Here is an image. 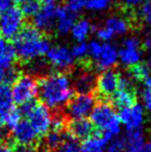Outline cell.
<instances>
[{"label":"cell","mask_w":151,"mask_h":152,"mask_svg":"<svg viewBox=\"0 0 151 152\" xmlns=\"http://www.w3.org/2000/svg\"><path fill=\"white\" fill-rule=\"evenodd\" d=\"M38 95L49 109H60L74 96V87L65 72H54L38 81Z\"/></svg>","instance_id":"obj_1"},{"label":"cell","mask_w":151,"mask_h":152,"mask_svg":"<svg viewBox=\"0 0 151 152\" xmlns=\"http://www.w3.org/2000/svg\"><path fill=\"white\" fill-rule=\"evenodd\" d=\"M14 39L16 55L21 61L30 62L48 53L50 42L34 26H24Z\"/></svg>","instance_id":"obj_2"},{"label":"cell","mask_w":151,"mask_h":152,"mask_svg":"<svg viewBox=\"0 0 151 152\" xmlns=\"http://www.w3.org/2000/svg\"><path fill=\"white\" fill-rule=\"evenodd\" d=\"M90 122L93 127L98 128L109 140L119 136L121 132V123L118 114L112 104L101 102L93 107L90 113Z\"/></svg>","instance_id":"obj_3"},{"label":"cell","mask_w":151,"mask_h":152,"mask_svg":"<svg viewBox=\"0 0 151 152\" xmlns=\"http://www.w3.org/2000/svg\"><path fill=\"white\" fill-rule=\"evenodd\" d=\"M10 89L14 102L21 106L34 100L38 94V83L30 75H19Z\"/></svg>","instance_id":"obj_4"},{"label":"cell","mask_w":151,"mask_h":152,"mask_svg":"<svg viewBox=\"0 0 151 152\" xmlns=\"http://www.w3.org/2000/svg\"><path fill=\"white\" fill-rule=\"evenodd\" d=\"M24 15L20 7L12 6L0 15V34L5 39H12L24 27Z\"/></svg>","instance_id":"obj_5"},{"label":"cell","mask_w":151,"mask_h":152,"mask_svg":"<svg viewBox=\"0 0 151 152\" xmlns=\"http://www.w3.org/2000/svg\"><path fill=\"white\" fill-rule=\"evenodd\" d=\"M26 117L38 137L46 136L47 132L50 130L53 115L51 113V109H49L44 104L35 102Z\"/></svg>","instance_id":"obj_6"},{"label":"cell","mask_w":151,"mask_h":152,"mask_svg":"<svg viewBox=\"0 0 151 152\" xmlns=\"http://www.w3.org/2000/svg\"><path fill=\"white\" fill-rule=\"evenodd\" d=\"M66 106V113L71 119L87 118L95 106V99L91 93H78L69 99Z\"/></svg>","instance_id":"obj_7"},{"label":"cell","mask_w":151,"mask_h":152,"mask_svg":"<svg viewBox=\"0 0 151 152\" xmlns=\"http://www.w3.org/2000/svg\"><path fill=\"white\" fill-rule=\"evenodd\" d=\"M46 55L51 65L56 69L60 70V72L71 70L75 62L71 49L61 45L51 47Z\"/></svg>","instance_id":"obj_8"},{"label":"cell","mask_w":151,"mask_h":152,"mask_svg":"<svg viewBox=\"0 0 151 152\" xmlns=\"http://www.w3.org/2000/svg\"><path fill=\"white\" fill-rule=\"evenodd\" d=\"M118 117L120 123L123 124L127 130L141 129L145 119L144 108L142 104L135 102L131 107L120 109Z\"/></svg>","instance_id":"obj_9"},{"label":"cell","mask_w":151,"mask_h":152,"mask_svg":"<svg viewBox=\"0 0 151 152\" xmlns=\"http://www.w3.org/2000/svg\"><path fill=\"white\" fill-rule=\"evenodd\" d=\"M57 6L46 4L40 6L38 12L32 17V26L40 32H49L55 27Z\"/></svg>","instance_id":"obj_10"},{"label":"cell","mask_w":151,"mask_h":152,"mask_svg":"<svg viewBox=\"0 0 151 152\" xmlns=\"http://www.w3.org/2000/svg\"><path fill=\"white\" fill-rule=\"evenodd\" d=\"M120 75L112 69L104 70L96 78L95 89L97 93L103 97H110L118 89Z\"/></svg>","instance_id":"obj_11"},{"label":"cell","mask_w":151,"mask_h":152,"mask_svg":"<svg viewBox=\"0 0 151 152\" xmlns=\"http://www.w3.org/2000/svg\"><path fill=\"white\" fill-rule=\"evenodd\" d=\"M117 61H118V50L116 47L110 42H103L101 53L94 60L97 69L103 72L111 69L117 63Z\"/></svg>","instance_id":"obj_12"},{"label":"cell","mask_w":151,"mask_h":152,"mask_svg":"<svg viewBox=\"0 0 151 152\" xmlns=\"http://www.w3.org/2000/svg\"><path fill=\"white\" fill-rule=\"evenodd\" d=\"M12 137L18 144L33 145L38 136L28 120H21L12 128Z\"/></svg>","instance_id":"obj_13"},{"label":"cell","mask_w":151,"mask_h":152,"mask_svg":"<svg viewBox=\"0 0 151 152\" xmlns=\"http://www.w3.org/2000/svg\"><path fill=\"white\" fill-rule=\"evenodd\" d=\"M77 21V14L69 10L65 5L57 6L56 10V30L61 35H65L71 32V27Z\"/></svg>","instance_id":"obj_14"},{"label":"cell","mask_w":151,"mask_h":152,"mask_svg":"<svg viewBox=\"0 0 151 152\" xmlns=\"http://www.w3.org/2000/svg\"><path fill=\"white\" fill-rule=\"evenodd\" d=\"M94 127L90 120L86 118L83 119H71L69 123V136L74 137L77 140H85L94 134Z\"/></svg>","instance_id":"obj_15"},{"label":"cell","mask_w":151,"mask_h":152,"mask_svg":"<svg viewBox=\"0 0 151 152\" xmlns=\"http://www.w3.org/2000/svg\"><path fill=\"white\" fill-rule=\"evenodd\" d=\"M109 139L104 134H92L81 143V152H101L106 148Z\"/></svg>","instance_id":"obj_16"},{"label":"cell","mask_w":151,"mask_h":152,"mask_svg":"<svg viewBox=\"0 0 151 152\" xmlns=\"http://www.w3.org/2000/svg\"><path fill=\"white\" fill-rule=\"evenodd\" d=\"M136 93L133 87L118 88L117 91L112 95V102L115 107L119 109L127 108L135 104Z\"/></svg>","instance_id":"obj_17"},{"label":"cell","mask_w":151,"mask_h":152,"mask_svg":"<svg viewBox=\"0 0 151 152\" xmlns=\"http://www.w3.org/2000/svg\"><path fill=\"white\" fill-rule=\"evenodd\" d=\"M17 55L12 44L7 39L0 37V67L14 66Z\"/></svg>","instance_id":"obj_18"},{"label":"cell","mask_w":151,"mask_h":152,"mask_svg":"<svg viewBox=\"0 0 151 152\" xmlns=\"http://www.w3.org/2000/svg\"><path fill=\"white\" fill-rule=\"evenodd\" d=\"M95 81L92 72H90L88 69L82 72L77 77L75 83H74V88L79 93H90L95 88Z\"/></svg>","instance_id":"obj_19"},{"label":"cell","mask_w":151,"mask_h":152,"mask_svg":"<svg viewBox=\"0 0 151 152\" xmlns=\"http://www.w3.org/2000/svg\"><path fill=\"white\" fill-rule=\"evenodd\" d=\"M125 150L126 152H138L145 143L144 134L142 129L127 130L124 137Z\"/></svg>","instance_id":"obj_20"},{"label":"cell","mask_w":151,"mask_h":152,"mask_svg":"<svg viewBox=\"0 0 151 152\" xmlns=\"http://www.w3.org/2000/svg\"><path fill=\"white\" fill-rule=\"evenodd\" d=\"M142 58L141 49H133V48H124L121 47L118 51V60L126 66H133L139 63Z\"/></svg>","instance_id":"obj_21"},{"label":"cell","mask_w":151,"mask_h":152,"mask_svg":"<svg viewBox=\"0 0 151 152\" xmlns=\"http://www.w3.org/2000/svg\"><path fill=\"white\" fill-rule=\"evenodd\" d=\"M114 35H122L129 29V24L125 19L118 16H112L107 19L105 26Z\"/></svg>","instance_id":"obj_22"},{"label":"cell","mask_w":151,"mask_h":152,"mask_svg":"<svg viewBox=\"0 0 151 152\" xmlns=\"http://www.w3.org/2000/svg\"><path fill=\"white\" fill-rule=\"evenodd\" d=\"M92 31V25L86 19H81L75 22L71 27V35L77 42H84Z\"/></svg>","instance_id":"obj_23"},{"label":"cell","mask_w":151,"mask_h":152,"mask_svg":"<svg viewBox=\"0 0 151 152\" xmlns=\"http://www.w3.org/2000/svg\"><path fill=\"white\" fill-rule=\"evenodd\" d=\"M12 89L7 84L0 85V114L4 115L15 108Z\"/></svg>","instance_id":"obj_24"},{"label":"cell","mask_w":151,"mask_h":152,"mask_svg":"<svg viewBox=\"0 0 151 152\" xmlns=\"http://www.w3.org/2000/svg\"><path fill=\"white\" fill-rule=\"evenodd\" d=\"M129 76L139 82H144L150 76V68L147 64L139 62L129 67Z\"/></svg>","instance_id":"obj_25"},{"label":"cell","mask_w":151,"mask_h":152,"mask_svg":"<svg viewBox=\"0 0 151 152\" xmlns=\"http://www.w3.org/2000/svg\"><path fill=\"white\" fill-rule=\"evenodd\" d=\"M57 149L58 152H81V144L79 143V140L66 134H64Z\"/></svg>","instance_id":"obj_26"},{"label":"cell","mask_w":151,"mask_h":152,"mask_svg":"<svg viewBox=\"0 0 151 152\" xmlns=\"http://www.w3.org/2000/svg\"><path fill=\"white\" fill-rule=\"evenodd\" d=\"M64 134L63 132H59V130L50 129L46 134V143L47 146L50 149H57L60 145L61 141H62Z\"/></svg>","instance_id":"obj_27"},{"label":"cell","mask_w":151,"mask_h":152,"mask_svg":"<svg viewBox=\"0 0 151 152\" xmlns=\"http://www.w3.org/2000/svg\"><path fill=\"white\" fill-rule=\"evenodd\" d=\"M40 8V4L38 0H25L21 2V12L24 17H31L32 18Z\"/></svg>","instance_id":"obj_28"},{"label":"cell","mask_w":151,"mask_h":152,"mask_svg":"<svg viewBox=\"0 0 151 152\" xmlns=\"http://www.w3.org/2000/svg\"><path fill=\"white\" fill-rule=\"evenodd\" d=\"M19 74L18 70L15 66L10 67H0V85L2 84H9L12 83L17 78Z\"/></svg>","instance_id":"obj_29"},{"label":"cell","mask_w":151,"mask_h":152,"mask_svg":"<svg viewBox=\"0 0 151 152\" xmlns=\"http://www.w3.org/2000/svg\"><path fill=\"white\" fill-rule=\"evenodd\" d=\"M22 115H21L19 109H12L10 111H8L7 113H5L4 115H2V118H3L4 121V125H6L9 128H14L17 124L19 123L22 119H21Z\"/></svg>","instance_id":"obj_30"},{"label":"cell","mask_w":151,"mask_h":152,"mask_svg":"<svg viewBox=\"0 0 151 152\" xmlns=\"http://www.w3.org/2000/svg\"><path fill=\"white\" fill-rule=\"evenodd\" d=\"M71 52L74 59L82 60V59L86 58V56L88 55V47H87V44L85 42H78L77 44H75L71 47Z\"/></svg>","instance_id":"obj_31"},{"label":"cell","mask_w":151,"mask_h":152,"mask_svg":"<svg viewBox=\"0 0 151 152\" xmlns=\"http://www.w3.org/2000/svg\"><path fill=\"white\" fill-rule=\"evenodd\" d=\"M107 152H123L125 150L124 138L117 136L109 140L107 146H106Z\"/></svg>","instance_id":"obj_32"},{"label":"cell","mask_w":151,"mask_h":152,"mask_svg":"<svg viewBox=\"0 0 151 152\" xmlns=\"http://www.w3.org/2000/svg\"><path fill=\"white\" fill-rule=\"evenodd\" d=\"M111 0H86V4L85 7L88 8L90 10H103L109 6Z\"/></svg>","instance_id":"obj_33"},{"label":"cell","mask_w":151,"mask_h":152,"mask_svg":"<svg viewBox=\"0 0 151 152\" xmlns=\"http://www.w3.org/2000/svg\"><path fill=\"white\" fill-rule=\"evenodd\" d=\"M87 47H88V55L93 60H95L101 51L103 42H98V40H91L89 44H87Z\"/></svg>","instance_id":"obj_34"},{"label":"cell","mask_w":151,"mask_h":152,"mask_svg":"<svg viewBox=\"0 0 151 152\" xmlns=\"http://www.w3.org/2000/svg\"><path fill=\"white\" fill-rule=\"evenodd\" d=\"M140 14H141L142 20L151 27V0L145 1L142 4Z\"/></svg>","instance_id":"obj_35"},{"label":"cell","mask_w":151,"mask_h":152,"mask_svg":"<svg viewBox=\"0 0 151 152\" xmlns=\"http://www.w3.org/2000/svg\"><path fill=\"white\" fill-rule=\"evenodd\" d=\"M85 4H86V0H66L65 6L73 12L78 14L85 7Z\"/></svg>","instance_id":"obj_36"},{"label":"cell","mask_w":151,"mask_h":152,"mask_svg":"<svg viewBox=\"0 0 151 152\" xmlns=\"http://www.w3.org/2000/svg\"><path fill=\"white\" fill-rule=\"evenodd\" d=\"M122 47L124 48H133V49H140L141 47V40L136 36H128L125 37L122 42Z\"/></svg>","instance_id":"obj_37"},{"label":"cell","mask_w":151,"mask_h":152,"mask_svg":"<svg viewBox=\"0 0 151 152\" xmlns=\"http://www.w3.org/2000/svg\"><path fill=\"white\" fill-rule=\"evenodd\" d=\"M96 36L103 42H109V40L113 37V34L108 30L106 27H101L96 30Z\"/></svg>","instance_id":"obj_38"},{"label":"cell","mask_w":151,"mask_h":152,"mask_svg":"<svg viewBox=\"0 0 151 152\" xmlns=\"http://www.w3.org/2000/svg\"><path fill=\"white\" fill-rule=\"evenodd\" d=\"M142 102L143 108L151 112V89L145 88V90L142 93Z\"/></svg>","instance_id":"obj_39"},{"label":"cell","mask_w":151,"mask_h":152,"mask_svg":"<svg viewBox=\"0 0 151 152\" xmlns=\"http://www.w3.org/2000/svg\"><path fill=\"white\" fill-rule=\"evenodd\" d=\"M145 0H122V5L127 10H135L137 7H141Z\"/></svg>","instance_id":"obj_40"},{"label":"cell","mask_w":151,"mask_h":152,"mask_svg":"<svg viewBox=\"0 0 151 152\" xmlns=\"http://www.w3.org/2000/svg\"><path fill=\"white\" fill-rule=\"evenodd\" d=\"M14 152H35L33 145H21L18 144L16 148L14 149Z\"/></svg>","instance_id":"obj_41"},{"label":"cell","mask_w":151,"mask_h":152,"mask_svg":"<svg viewBox=\"0 0 151 152\" xmlns=\"http://www.w3.org/2000/svg\"><path fill=\"white\" fill-rule=\"evenodd\" d=\"M15 0H0V12H5L6 10L14 6Z\"/></svg>","instance_id":"obj_42"},{"label":"cell","mask_w":151,"mask_h":152,"mask_svg":"<svg viewBox=\"0 0 151 152\" xmlns=\"http://www.w3.org/2000/svg\"><path fill=\"white\" fill-rule=\"evenodd\" d=\"M143 48L145 50L151 52V31L147 32V33L144 35V39H143Z\"/></svg>","instance_id":"obj_43"},{"label":"cell","mask_w":151,"mask_h":152,"mask_svg":"<svg viewBox=\"0 0 151 152\" xmlns=\"http://www.w3.org/2000/svg\"><path fill=\"white\" fill-rule=\"evenodd\" d=\"M0 152H14V149L6 143L0 142Z\"/></svg>","instance_id":"obj_44"},{"label":"cell","mask_w":151,"mask_h":152,"mask_svg":"<svg viewBox=\"0 0 151 152\" xmlns=\"http://www.w3.org/2000/svg\"><path fill=\"white\" fill-rule=\"evenodd\" d=\"M138 152H151V140L144 143L143 146L140 148V150Z\"/></svg>","instance_id":"obj_45"},{"label":"cell","mask_w":151,"mask_h":152,"mask_svg":"<svg viewBox=\"0 0 151 152\" xmlns=\"http://www.w3.org/2000/svg\"><path fill=\"white\" fill-rule=\"evenodd\" d=\"M144 85H145V87L147 89H151V76L148 77L147 79H146L145 81H144Z\"/></svg>","instance_id":"obj_46"},{"label":"cell","mask_w":151,"mask_h":152,"mask_svg":"<svg viewBox=\"0 0 151 152\" xmlns=\"http://www.w3.org/2000/svg\"><path fill=\"white\" fill-rule=\"evenodd\" d=\"M38 2L39 3H44L46 5V4H53L54 0H38Z\"/></svg>","instance_id":"obj_47"},{"label":"cell","mask_w":151,"mask_h":152,"mask_svg":"<svg viewBox=\"0 0 151 152\" xmlns=\"http://www.w3.org/2000/svg\"><path fill=\"white\" fill-rule=\"evenodd\" d=\"M3 127H4V121H3V118H2L1 114H0V132L3 129Z\"/></svg>","instance_id":"obj_48"},{"label":"cell","mask_w":151,"mask_h":152,"mask_svg":"<svg viewBox=\"0 0 151 152\" xmlns=\"http://www.w3.org/2000/svg\"><path fill=\"white\" fill-rule=\"evenodd\" d=\"M147 65H148V67H149V68H151V53H150V56H149V58H148Z\"/></svg>","instance_id":"obj_49"},{"label":"cell","mask_w":151,"mask_h":152,"mask_svg":"<svg viewBox=\"0 0 151 152\" xmlns=\"http://www.w3.org/2000/svg\"><path fill=\"white\" fill-rule=\"evenodd\" d=\"M16 1H18V2H20V3H21V2H23V1H25V0H16Z\"/></svg>","instance_id":"obj_50"},{"label":"cell","mask_w":151,"mask_h":152,"mask_svg":"<svg viewBox=\"0 0 151 152\" xmlns=\"http://www.w3.org/2000/svg\"><path fill=\"white\" fill-rule=\"evenodd\" d=\"M0 15H1V12H0Z\"/></svg>","instance_id":"obj_51"},{"label":"cell","mask_w":151,"mask_h":152,"mask_svg":"<svg viewBox=\"0 0 151 152\" xmlns=\"http://www.w3.org/2000/svg\"><path fill=\"white\" fill-rule=\"evenodd\" d=\"M101 152H103V151H101Z\"/></svg>","instance_id":"obj_52"}]
</instances>
